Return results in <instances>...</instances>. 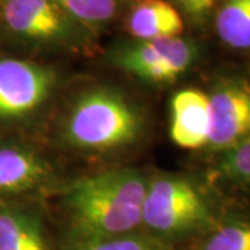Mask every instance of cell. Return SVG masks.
Listing matches in <instances>:
<instances>
[{"mask_svg":"<svg viewBox=\"0 0 250 250\" xmlns=\"http://www.w3.org/2000/svg\"><path fill=\"white\" fill-rule=\"evenodd\" d=\"M207 157L206 184L223 200L228 195L243 199V208L250 210V139Z\"/></svg>","mask_w":250,"mask_h":250,"instance_id":"30bf717a","label":"cell"},{"mask_svg":"<svg viewBox=\"0 0 250 250\" xmlns=\"http://www.w3.org/2000/svg\"><path fill=\"white\" fill-rule=\"evenodd\" d=\"M185 250H250V210L225 205L214 225L188 242Z\"/></svg>","mask_w":250,"mask_h":250,"instance_id":"4fadbf2b","label":"cell"},{"mask_svg":"<svg viewBox=\"0 0 250 250\" xmlns=\"http://www.w3.org/2000/svg\"><path fill=\"white\" fill-rule=\"evenodd\" d=\"M149 185L138 170L120 168L78 178L62 192L68 218L65 238H111L139 231Z\"/></svg>","mask_w":250,"mask_h":250,"instance_id":"6da1fadb","label":"cell"},{"mask_svg":"<svg viewBox=\"0 0 250 250\" xmlns=\"http://www.w3.org/2000/svg\"><path fill=\"white\" fill-rule=\"evenodd\" d=\"M53 171L39 153L14 143H0V199L46 188Z\"/></svg>","mask_w":250,"mask_h":250,"instance_id":"9c48e42d","label":"cell"},{"mask_svg":"<svg viewBox=\"0 0 250 250\" xmlns=\"http://www.w3.org/2000/svg\"><path fill=\"white\" fill-rule=\"evenodd\" d=\"M0 17L11 35L29 43L74 45L80 38L78 24L54 0H1Z\"/></svg>","mask_w":250,"mask_h":250,"instance_id":"8992f818","label":"cell"},{"mask_svg":"<svg viewBox=\"0 0 250 250\" xmlns=\"http://www.w3.org/2000/svg\"><path fill=\"white\" fill-rule=\"evenodd\" d=\"M202 57L199 42L181 35L152 41H131L108 56L113 65L147 83H172L189 72Z\"/></svg>","mask_w":250,"mask_h":250,"instance_id":"277c9868","label":"cell"},{"mask_svg":"<svg viewBox=\"0 0 250 250\" xmlns=\"http://www.w3.org/2000/svg\"><path fill=\"white\" fill-rule=\"evenodd\" d=\"M54 83V72L42 64L0 57V118L16 120L36 111Z\"/></svg>","mask_w":250,"mask_h":250,"instance_id":"52a82bcc","label":"cell"},{"mask_svg":"<svg viewBox=\"0 0 250 250\" xmlns=\"http://www.w3.org/2000/svg\"><path fill=\"white\" fill-rule=\"evenodd\" d=\"M143 118L114 88L98 86L74 100L62 123V139L80 152H113L138 141Z\"/></svg>","mask_w":250,"mask_h":250,"instance_id":"3957f363","label":"cell"},{"mask_svg":"<svg viewBox=\"0 0 250 250\" xmlns=\"http://www.w3.org/2000/svg\"><path fill=\"white\" fill-rule=\"evenodd\" d=\"M223 199L203 178L161 175L149 179L142 206V227L172 246L187 245L210 229L223 214Z\"/></svg>","mask_w":250,"mask_h":250,"instance_id":"7a4b0ae2","label":"cell"},{"mask_svg":"<svg viewBox=\"0 0 250 250\" xmlns=\"http://www.w3.org/2000/svg\"><path fill=\"white\" fill-rule=\"evenodd\" d=\"M74 22L83 28H102L117 16L118 0H54Z\"/></svg>","mask_w":250,"mask_h":250,"instance_id":"2e32d148","label":"cell"},{"mask_svg":"<svg viewBox=\"0 0 250 250\" xmlns=\"http://www.w3.org/2000/svg\"><path fill=\"white\" fill-rule=\"evenodd\" d=\"M62 250H175V246L145 231H136L111 238H64Z\"/></svg>","mask_w":250,"mask_h":250,"instance_id":"9a60e30c","label":"cell"},{"mask_svg":"<svg viewBox=\"0 0 250 250\" xmlns=\"http://www.w3.org/2000/svg\"><path fill=\"white\" fill-rule=\"evenodd\" d=\"M211 135V108L206 89L178 90L170 103V138L181 149L206 152Z\"/></svg>","mask_w":250,"mask_h":250,"instance_id":"ba28073f","label":"cell"},{"mask_svg":"<svg viewBox=\"0 0 250 250\" xmlns=\"http://www.w3.org/2000/svg\"><path fill=\"white\" fill-rule=\"evenodd\" d=\"M126 31L134 41L175 38L184 34L185 22L179 10L167 0H135Z\"/></svg>","mask_w":250,"mask_h":250,"instance_id":"8fae6325","label":"cell"},{"mask_svg":"<svg viewBox=\"0 0 250 250\" xmlns=\"http://www.w3.org/2000/svg\"><path fill=\"white\" fill-rule=\"evenodd\" d=\"M211 108V135L205 154H215L250 139V71L228 70L206 88Z\"/></svg>","mask_w":250,"mask_h":250,"instance_id":"5b68a950","label":"cell"},{"mask_svg":"<svg viewBox=\"0 0 250 250\" xmlns=\"http://www.w3.org/2000/svg\"><path fill=\"white\" fill-rule=\"evenodd\" d=\"M175 3L195 27H205L211 21L218 0H175Z\"/></svg>","mask_w":250,"mask_h":250,"instance_id":"e0dca14e","label":"cell"},{"mask_svg":"<svg viewBox=\"0 0 250 250\" xmlns=\"http://www.w3.org/2000/svg\"><path fill=\"white\" fill-rule=\"evenodd\" d=\"M210 22L227 49L250 53V0H218Z\"/></svg>","mask_w":250,"mask_h":250,"instance_id":"5bb4252c","label":"cell"},{"mask_svg":"<svg viewBox=\"0 0 250 250\" xmlns=\"http://www.w3.org/2000/svg\"><path fill=\"white\" fill-rule=\"evenodd\" d=\"M0 250H50L41 215L29 207L0 203Z\"/></svg>","mask_w":250,"mask_h":250,"instance_id":"7c38bea8","label":"cell"}]
</instances>
